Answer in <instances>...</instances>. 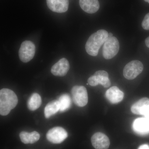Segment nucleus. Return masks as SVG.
<instances>
[{"label":"nucleus","instance_id":"17","mask_svg":"<svg viewBox=\"0 0 149 149\" xmlns=\"http://www.w3.org/2000/svg\"><path fill=\"white\" fill-rule=\"evenodd\" d=\"M59 102L58 100H53L46 105L44 111L45 117L49 118L60 111Z\"/></svg>","mask_w":149,"mask_h":149},{"label":"nucleus","instance_id":"2","mask_svg":"<svg viewBox=\"0 0 149 149\" xmlns=\"http://www.w3.org/2000/svg\"><path fill=\"white\" fill-rule=\"evenodd\" d=\"M18 103L16 94L12 90L3 88L0 91V114L6 116Z\"/></svg>","mask_w":149,"mask_h":149},{"label":"nucleus","instance_id":"9","mask_svg":"<svg viewBox=\"0 0 149 149\" xmlns=\"http://www.w3.org/2000/svg\"><path fill=\"white\" fill-rule=\"evenodd\" d=\"M91 142L96 149H108L110 144L108 137L100 132L95 133L92 136Z\"/></svg>","mask_w":149,"mask_h":149},{"label":"nucleus","instance_id":"7","mask_svg":"<svg viewBox=\"0 0 149 149\" xmlns=\"http://www.w3.org/2000/svg\"><path fill=\"white\" fill-rule=\"evenodd\" d=\"M88 83L92 86L101 84L105 88H108L111 85L108 73L104 70L96 71L95 74L88 78Z\"/></svg>","mask_w":149,"mask_h":149},{"label":"nucleus","instance_id":"19","mask_svg":"<svg viewBox=\"0 0 149 149\" xmlns=\"http://www.w3.org/2000/svg\"><path fill=\"white\" fill-rule=\"evenodd\" d=\"M58 101L60 107V111L62 112L66 111L71 106V99L68 94H63L59 98Z\"/></svg>","mask_w":149,"mask_h":149},{"label":"nucleus","instance_id":"11","mask_svg":"<svg viewBox=\"0 0 149 149\" xmlns=\"http://www.w3.org/2000/svg\"><path fill=\"white\" fill-rule=\"evenodd\" d=\"M133 113L145 116L149 112V99L144 97L133 104L131 107Z\"/></svg>","mask_w":149,"mask_h":149},{"label":"nucleus","instance_id":"8","mask_svg":"<svg viewBox=\"0 0 149 149\" xmlns=\"http://www.w3.org/2000/svg\"><path fill=\"white\" fill-rule=\"evenodd\" d=\"M68 136L67 132L61 127H55L50 129L46 137L49 141L54 144H59L63 142Z\"/></svg>","mask_w":149,"mask_h":149},{"label":"nucleus","instance_id":"5","mask_svg":"<svg viewBox=\"0 0 149 149\" xmlns=\"http://www.w3.org/2000/svg\"><path fill=\"white\" fill-rule=\"evenodd\" d=\"M71 94L73 101L77 106L83 107L88 104V92L84 86H74L71 90Z\"/></svg>","mask_w":149,"mask_h":149},{"label":"nucleus","instance_id":"13","mask_svg":"<svg viewBox=\"0 0 149 149\" xmlns=\"http://www.w3.org/2000/svg\"><path fill=\"white\" fill-rule=\"evenodd\" d=\"M133 130L140 135H147L149 133V120L146 118H139L133 123Z\"/></svg>","mask_w":149,"mask_h":149},{"label":"nucleus","instance_id":"10","mask_svg":"<svg viewBox=\"0 0 149 149\" xmlns=\"http://www.w3.org/2000/svg\"><path fill=\"white\" fill-rule=\"evenodd\" d=\"M70 69L69 62L65 58L61 59L51 68V72L55 76H65Z\"/></svg>","mask_w":149,"mask_h":149},{"label":"nucleus","instance_id":"3","mask_svg":"<svg viewBox=\"0 0 149 149\" xmlns=\"http://www.w3.org/2000/svg\"><path fill=\"white\" fill-rule=\"evenodd\" d=\"M119 50V43L116 37H109L103 47V56L106 59H110L114 57Z\"/></svg>","mask_w":149,"mask_h":149},{"label":"nucleus","instance_id":"24","mask_svg":"<svg viewBox=\"0 0 149 149\" xmlns=\"http://www.w3.org/2000/svg\"><path fill=\"white\" fill-rule=\"evenodd\" d=\"M113 35L111 33H109V37H112Z\"/></svg>","mask_w":149,"mask_h":149},{"label":"nucleus","instance_id":"12","mask_svg":"<svg viewBox=\"0 0 149 149\" xmlns=\"http://www.w3.org/2000/svg\"><path fill=\"white\" fill-rule=\"evenodd\" d=\"M47 3L51 10L58 13L66 12L69 6L68 0H47Z\"/></svg>","mask_w":149,"mask_h":149},{"label":"nucleus","instance_id":"14","mask_svg":"<svg viewBox=\"0 0 149 149\" xmlns=\"http://www.w3.org/2000/svg\"><path fill=\"white\" fill-rule=\"evenodd\" d=\"M107 99L112 104H117L122 101L124 97V93L116 86H113L106 92Z\"/></svg>","mask_w":149,"mask_h":149},{"label":"nucleus","instance_id":"16","mask_svg":"<svg viewBox=\"0 0 149 149\" xmlns=\"http://www.w3.org/2000/svg\"><path fill=\"white\" fill-rule=\"evenodd\" d=\"M19 136L22 142L24 144L34 143L40 139V134L35 131L31 133L26 131H22L19 133Z\"/></svg>","mask_w":149,"mask_h":149},{"label":"nucleus","instance_id":"22","mask_svg":"<svg viewBox=\"0 0 149 149\" xmlns=\"http://www.w3.org/2000/svg\"><path fill=\"white\" fill-rule=\"evenodd\" d=\"M145 43H146V45L148 48H149V37H147L145 40Z\"/></svg>","mask_w":149,"mask_h":149},{"label":"nucleus","instance_id":"25","mask_svg":"<svg viewBox=\"0 0 149 149\" xmlns=\"http://www.w3.org/2000/svg\"><path fill=\"white\" fill-rule=\"evenodd\" d=\"M146 2H148L149 3V0H144Z\"/></svg>","mask_w":149,"mask_h":149},{"label":"nucleus","instance_id":"15","mask_svg":"<svg viewBox=\"0 0 149 149\" xmlns=\"http://www.w3.org/2000/svg\"><path fill=\"white\" fill-rule=\"evenodd\" d=\"M79 4L81 8L88 13H95L100 8L98 0H79Z\"/></svg>","mask_w":149,"mask_h":149},{"label":"nucleus","instance_id":"20","mask_svg":"<svg viewBox=\"0 0 149 149\" xmlns=\"http://www.w3.org/2000/svg\"><path fill=\"white\" fill-rule=\"evenodd\" d=\"M142 26L144 29L149 30V13L146 15L142 22Z\"/></svg>","mask_w":149,"mask_h":149},{"label":"nucleus","instance_id":"18","mask_svg":"<svg viewBox=\"0 0 149 149\" xmlns=\"http://www.w3.org/2000/svg\"><path fill=\"white\" fill-rule=\"evenodd\" d=\"M41 96L37 93H34L30 96L27 101V107L29 110L34 111L38 109L42 104Z\"/></svg>","mask_w":149,"mask_h":149},{"label":"nucleus","instance_id":"4","mask_svg":"<svg viewBox=\"0 0 149 149\" xmlns=\"http://www.w3.org/2000/svg\"><path fill=\"white\" fill-rule=\"evenodd\" d=\"M143 65L141 62L133 60L125 65L123 70V76L126 79L131 80L136 78L143 70Z\"/></svg>","mask_w":149,"mask_h":149},{"label":"nucleus","instance_id":"6","mask_svg":"<svg viewBox=\"0 0 149 149\" xmlns=\"http://www.w3.org/2000/svg\"><path fill=\"white\" fill-rule=\"evenodd\" d=\"M35 44L30 41H24L22 43L19 51V56L22 61L27 63L34 58L35 54Z\"/></svg>","mask_w":149,"mask_h":149},{"label":"nucleus","instance_id":"21","mask_svg":"<svg viewBox=\"0 0 149 149\" xmlns=\"http://www.w3.org/2000/svg\"><path fill=\"white\" fill-rule=\"evenodd\" d=\"M138 149H149V146L147 144H144L140 146Z\"/></svg>","mask_w":149,"mask_h":149},{"label":"nucleus","instance_id":"23","mask_svg":"<svg viewBox=\"0 0 149 149\" xmlns=\"http://www.w3.org/2000/svg\"><path fill=\"white\" fill-rule=\"evenodd\" d=\"M145 118H146L147 119H148L149 120V112L148 113V114L145 116Z\"/></svg>","mask_w":149,"mask_h":149},{"label":"nucleus","instance_id":"1","mask_svg":"<svg viewBox=\"0 0 149 149\" xmlns=\"http://www.w3.org/2000/svg\"><path fill=\"white\" fill-rule=\"evenodd\" d=\"M109 38V33L106 30L100 29L90 36L85 45V49L88 54L96 56L99 49Z\"/></svg>","mask_w":149,"mask_h":149}]
</instances>
